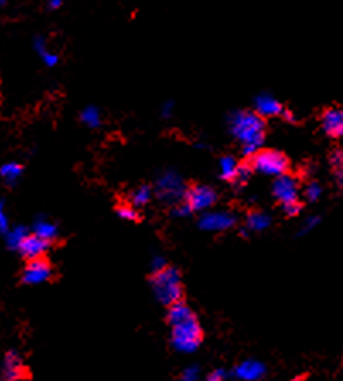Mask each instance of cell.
Wrapping results in <instances>:
<instances>
[{
    "instance_id": "cell-1",
    "label": "cell",
    "mask_w": 343,
    "mask_h": 381,
    "mask_svg": "<svg viewBox=\"0 0 343 381\" xmlns=\"http://www.w3.org/2000/svg\"><path fill=\"white\" fill-rule=\"evenodd\" d=\"M229 129L232 136L243 143V154L246 157H254L263 149L265 121L260 114L252 111H238L229 118Z\"/></svg>"
},
{
    "instance_id": "cell-2",
    "label": "cell",
    "mask_w": 343,
    "mask_h": 381,
    "mask_svg": "<svg viewBox=\"0 0 343 381\" xmlns=\"http://www.w3.org/2000/svg\"><path fill=\"white\" fill-rule=\"evenodd\" d=\"M150 288H152V293L157 301L168 308L175 303L183 301L182 275L173 266H168L159 272H154L150 276Z\"/></svg>"
},
{
    "instance_id": "cell-3",
    "label": "cell",
    "mask_w": 343,
    "mask_h": 381,
    "mask_svg": "<svg viewBox=\"0 0 343 381\" xmlns=\"http://www.w3.org/2000/svg\"><path fill=\"white\" fill-rule=\"evenodd\" d=\"M202 340H204V331L198 322L197 315L188 318V320L176 324L171 327L169 342L171 347L179 354H193L200 349Z\"/></svg>"
},
{
    "instance_id": "cell-4",
    "label": "cell",
    "mask_w": 343,
    "mask_h": 381,
    "mask_svg": "<svg viewBox=\"0 0 343 381\" xmlns=\"http://www.w3.org/2000/svg\"><path fill=\"white\" fill-rule=\"evenodd\" d=\"M252 167L256 172L263 174L268 177H280L285 176L289 169V160L285 155L279 150H261L258 151L252 160Z\"/></svg>"
},
{
    "instance_id": "cell-5",
    "label": "cell",
    "mask_w": 343,
    "mask_h": 381,
    "mask_svg": "<svg viewBox=\"0 0 343 381\" xmlns=\"http://www.w3.org/2000/svg\"><path fill=\"white\" fill-rule=\"evenodd\" d=\"M188 189L184 187L182 177L173 170H166L157 179V194L161 199L168 203H178L179 199L186 198Z\"/></svg>"
},
{
    "instance_id": "cell-6",
    "label": "cell",
    "mask_w": 343,
    "mask_h": 381,
    "mask_svg": "<svg viewBox=\"0 0 343 381\" xmlns=\"http://www.w3.org/2000/svg\"><path fill=\"white\" fill-rule=\"evenodd\" d=\"M184 203L190 206L191 212L206 213L217 203V192L213 191V187L205 186V184H197L188 189Z\"/></svg>"
},
{
    "instance_id": "cell-7",
    "label": "cell",
    "mask_w": 343,
    "mask_h": 381,
    "mask_svg": "<svg viewBox=\"0 0 343 381\" xmlns=\"http://www.w3.org/2000/svg\"><path fill=\"white\" fill-rule=\"evenodd\" d=\"M26 378V364L17 349H9L3 354L0 366V381H23Z\"/></svg>"
},
{
    "instance_id": "cell-8",
    "label": "cell",
    "mask_w": 343,
    "mask_h": 381,
    "mask_svg": "<svg viewBox=\"0 0 343 381\" xmlns=\"http://www.w3.org/2000/svg\"><path fill=\"white\" fill-rule=\"evenodd\" d=\"M51 275H53V269L45 257L35 259V261H28V264L24 266L23 272H21V281L28 286H36V284L50 281Z\"/></svg>"
},
{
    "instance_id": "cell-9",
    "label": "cell",
    "mask_w": 343,
    "mask_h": 381,
    "mask_svg": "<svg viewBox=\"0 0 343 381\" xmlns=\"http://www.w3.org/2000/svg\"><path fill=\"white\" fill-rule=\"evenodd\" d=\"M236 225V216L231 212L202 213L198 227L205 232H227Z\"/></svg>"
},
{
    "instance_id": "cell-10",
    "label": "cell",
    "mask_w": 343,
    "mask_h": 381,
    "mask_svg": "<svg viewBox=\"0 0 343 381\" xmlns=\"http://www.w3.org/2000/svg\"><path fill=\"white\" fill-rule=\"evenodd\" d=\"M272 192H274L276 201L283 205H290V203L297 201L299 196V184L296 177L292 176H280L274 180V186H272Z\"/></svg>"
},
{
    "instance_id": "cell-11",
    "label": "cell",
    "mask_w": 343,
    "mask_h": 381,
    "mask_svg": "<svg viewBox=\"0 0 343 381\" xmlns=\"http://www.w3.org/2000/svg\"><path fill=\"white\" fill-rule=\"evenodd\" d=\"M238 381H261L267 375V364L258 360H245L232 369Z\"/></svg>"
},
{
    "instance_id": "cell-12",
    "label": "cell",
    "mask_w": 343,
    "mask_h": 381,
    "mask_svg": "<svg viewBox=\"0 0 343 381\" xmlns=\"http://www.w3.org/2000/svg\"><path fill=\"white\" fill-rule=\"evenodd\" d=\"M321 128L330 138H343V107H328L321 114Z\"/></svg>"
},
{
    "instance_id": "cell-13",
    "label": "cell",
    "mask_w": 343,
    "mask_h": 381,
    "mask_svg": "<svg viewBox=\"0 0 343 381\" xmlns=\"http://www.w3.org/2000/svg\"><path fill=\"white\" fill-rule=\"evenodd\" d=\"M48 249H50V242H46V240L39 239L38 235L31 233V235L26 236L24 242L21 243L19 254L23 255L24 259H28V261H35V259H42L43 254H45Z\"/></svg>"
},
{
    "instance_id": "cell-14",
    "label": "cell",
    "mask_w": 343,
    "mask_h": 381,
    "mask_svg": "<svg viewBox=\"0 0 343 381\" xmlns=\"http://www.w3.org/2000/svg\"><path fill=\"white\" fill-rule=\"evenodd\" d=\"M283 107L279 101L270 94H260L254 99V113L260 114L261 118H274L283 114Z\"/></svg>"
},
{
    "instance_id": "cell-15",
    "label": "cell",
    "mask_w": 343,
    "mask_h": 381,
    "mask_svg": "<svg viewBox=\"0 0 343 381\" xmlns=\"http://www.w3.org/2000/svg\"><path fill=\"white\" fill-rule=\"evenodd\" d=\"M195 317V312L191 310L190 305H186L184 301L175 303L173 306H169L168 313H166V320H168L169 327H173V325L176 324H182V322L188 320V318Z\"/></svg>"
},
{
    "instance_id": "cell-16",
    "label": "cell",
    "mask_w": 343,
    "mask_h": 381,
    "mask_svg": "<svg viewBox=\"0 0 343 381\" xmlns=\"http://www.w3.org/2000/svg\"><path fill=\"white\" fill-rule=\"evenodd\" d=\"M272 218L268 216L267 213L263 212H252L246 218V228L243 230V233H246L248 230L252 232H263L270 227Z\"/></svg>"
},
{
    "instance_id": "cell-17",
    "label": "cell",
    "mask_w": 343,
    "mask_h": 381,
    "mask_svg": "<svg viewBox=\"0 0 343 381\" xmlns=\"http://www.w3.org/2000/svg\"><path fill=\"white\" fill-rule=\"evenodd\" d=\"M239 167H241V164L238 162V158L232 157V155H224L222 158H220L219 162V172L220 177H222L224 180H229V183H232L236 177V174H238Z\"/></svg>"
},
{
    "instance_id": "cell-18",
    "label": "cell",
    "mask_w": 343,
    "mask_h": 381,
    "mask_svg": "<svg viewBox=\"0 0 343 381\" xmlns=\"http://www.w3.org/2000/svg\"><path fill=\"white\" fill-rule=\"evenodd\" d=\"M23 174V165L17 164V162H7V164L2 165L0 169V176H2L3 183L7 186H16L19 183V177Z\"/></svg>"
},
{
    "instance_id": "cell-19",
    "label": "cell",
    "mask_w": 343,
    "mask_h": 381,
    "mask_svg": "<svg viewBox=\"0 0 343 381\" xmlns=\"http://www.w3.org/2000/svg\"><path fill=\"white\" fill-rule=\"evenodd\" d=\"M33 233H35V235H38L39 239L46 240V242H51L53 239H57L58 228H57V225H53L51 221L38 220L35 223V227H33Z\"/></svg>"
},
{
    "instance_id": "cell-20",
    "label": "cell",
    "mask_w": 343,
    "mask_h": 381,
    "mask_svg": "<svg viewBox=\"0 0 343 381\" xmlns=\"http://www.w3.org/2000/svg\"><path fill=\"white\" fill-rule=\"evenodd\" d=\"M28 235H29V233H28V230H26L24 227H14V228H10V230L6 233L7 247H9V249H14V250H19L21 243L24 242L26 236H28Z\"/></svg>"
},
{
    "instance_id": "cell-21",
    "label": "cell",
    "mask_w": 343,
    "mask_h": 381,
    "mask_svg": "<svg viewBox=\"0 0 343 381\" xmlns=\"http://www.w3.org/2000/svg\"><path fill=\"white\" fill-rule=\"evenodd\" d=\"M35 50H36V53L42 57V60L45 62L46 66H53V65L58 64V55L51 53V51L48 50L45 39H43L42 36H38V38L35 39Z\"/></svg>"
},
{
    "instance_id": "cell-22",
    "label": "cell",
    "mask_w": 343,
    "mask_h": 381,
    "mask_svg": "<svg viewBox=\"0 0 343 381\" xmlns=\"http://www.w3.org/2000/svg\"><path fill=\"white\" fill-rule=\"evenodd\" d=\"M80 121L84 124H87L89 128H98L101 127V113H99L98 107L87 106L86 109L80 113Z\"/></svg>"
},
{
    "instance_id": "cell-23",
    "label": "cell",
    "mask_w": 343,
    "mask_h": 381,
    "mask_svg": "<svg viewBox=\"0 0 343 381\" xmlns=\"http://www.w3.org/2000/svg\"><path fill=\"white\" fill-rule=\"evenodd\" d=\"M150 198H152V189H150L149 186H140L132 192V206H146L147 203L150 201Z\"/></svg>"
},
{
    "instance_id": "cell-24",
    "label": "cell",
    "mask_w": 343,
    "mask_h": 381,
    "mask_svg": "<svg viewBox=\"0 0 343 381\" xmlns=\"http://www.w3.org/2000/svg\"><path fill=\"white\" fill-rule=\"evenodd\" d=\"M252 172H253L252 165L241 164V167H239L238 174H236L234 180H232V184H234L236 189H241L243 186H246V183H248V180L252 179Z\"/></svg>"
},
{
    "instance_id": "cell-25",
    "label": "cell",
    "mask_w": 343,
    "mask_h": 381,
    "mask_svg": "<svg viewBox=\"0 0 343 381\" xmlns=\"http://www.w3.org/2000/svg\"><path fill=\"white\" fill-rule=\"evenodd\" d=\"M204 381H238V378H236L234 373L229 371V369L217 368L213 369V371H210L209 375L205 376Z\"/></svg>"
},
{
    "instance_id": "cell-26",
    "label": "cell",
    "mask_w": 343,
    "mask_h": 381,
    "mask_svg": "<svg viewBox=\"0 0 343 381\" xmlns=\"http://www.w3.org/2000/svg\"><path fill=\"white\" fill-rule=\"evenodd\" d=\"M178 381H202V371L198 364H190L183 369Z\"/></svg>"
},
{
    "instance_id": "cell-27",
    "label": "cell",
    "mask_w": 343,
    "mask_h": 381,
    "mask_svg": "<svg viewBox=\"0 0 343 381\" xmlns=\"http://www.w3.org/2000/svg\"><path fill=\"white\" fill-rule=\"evenodd\" d=\"M116 214L121 218V220H127V221H139V212L135 210V206L132 205H121L118 206Z\"/></svg>"
},
{
    "instance_id": "cell-28",
    "label": "cell",
    "mask_w": 343,
    "mask_h": 381,
    "mask_svg": "<svg viewBox=\"0 0 343 381\" xmlns=\"http://www.w3.org/2000/svg\"><path fill=\"white\" fill-rule=\"evenodd\" d=\"M304 194H306V199H308V201L315 203V201H318V199L321 198V194H323V187H321V184L316 183V180H311V183L306 186Z\"/></svg>"
},
{
    "instance_id": "cell-29",
    "label": "cell",
    "mask_w": 343,
    "mask_h": 381,
    "mask_svg": "<svg viewBox=\"0 0 343 381\" xmlns=\"http://www.w3.org/2000/svg\"><path fill=\"white\" fill-rule=\"evenodd\" d=\"M333 170H343V150H335L330 157Z\"/></svg>"
},
{
    "instance_id": "cell-30",
    "label": "cell",
    "mask_w": 343,
    "mask_h": 381,
    "mask_svg": "<svg viewBox=\"0 0 343 381\" xmlns=\"http://www.w3.org/2000/svg\"><path fill=\"white\" fill-rule=\"evenodd\" d=\"M282 210L287 216L292 218V216H297V214L302 212V205L299 201H296V203H290V205H283Z\"/></svg>"
},
{
    "instance_id": "cell-31",
    "label": "cell",
    "mask_w": 343,
    "mask_h": 381,
    "mask_svg": "<svg viewBox=\"0 0 343 381\" xmlns=\"http://www.w3.org/2000/svg\"><path fill=\"white\" fill-rule=\"evenodd\" d=\"M191 213L193 212H191V208L186 205V203H178V205L173 208V216H176V218L188 216V214H191Z\"/></svg>"
},
{
    "instance_id": "cell-32",
    "label": "cell",
    "mask_w": 343,
    "mask_h": 381,
    "mask_svg": "<svg viewBox=\"0 0 343 381\" xmlns=\"http://www.w3.org/2000/svg\"><path fill=\"white\" fill-rule=\"evenodd\" d=\"M319 223V216H309L308 220H306V223L302 225V228H301V235H304V233H308V232H311L313 228L316 227V225Z\"/></svg>"
},
{
    "instance_id": "cell-33",
    "label": "cell",
    "mask_w": 343,
    "mask_h": 381,
    "mask_svg": "<svg viewBox=\"0 0 343 381\" xmlns=\"http://www.w3.org/2000/svg\"><path fill=\"white\" fill-rule=\"evenodd\" d=\"M166 268H168V266H166L164 259H162V257H154V261H152V275H154V272L162 271V269H166Z\"/></svg>"
},
{
    "instance_id": "cell-34",
    "label": "cell",
    "mask_w": 343,
    "mask_h": 381,
    "mask_svg": "<svg viewBox=\"0 0 343 381\" xmlns=\"http://www.w3.org/2000/svg\"><path fill=\"white\" fill-rule=\"evenodd\" d=\"M0 230H2V233H7L10 230L9 228V220H7L6 213H3V210L0 212Z\"/></svg>"
},
{
    "instance_id": "cell-35",
    "label": "cell",
    "mask_w": 343,
    "mask_h": 381,
    "mask_svg": "<svg viewBox=\"0 0 343 381\" xmlns=\"http://www.w3.org/2000/svg\"><path fill=\"white\" fill-rule=\"evenodd\" d=\"M335 179H337V184L343 189V170H333Z\"/></svg>"
},
{
    "instance_id": "cell-36",
    "label": "cell",
    "mask_w": 343,
    "mask_h": 381,
    "mask_svg": "<svg viewBox=\"0 0 343 381\" xmlns=\"http://www.w3.org/2000/svg\"><path fill=\"white\" fill-rule=\"evenodd\" d=\"M282 116H283V120L290 121V123H294V121H296V116H294L292 111H287V109H285V111H283Z\"/></svg>"
},
{
    "instance_id": "cell-37",
    "label": "cell",
    "mask_w": 343,
    "mask_h": 381,
    "mask_svg": "<svg viewBox=\"0 0 343 381\" xmlns=\"http://www.w3.org/2000/svg\"><path fill=\"white\" fill-rule=\"evenodd\" d=\"M46 6H48V9H60L62 2L60 0H51V2H48Z\"/></svg>"
},
{
    "instance_id": "cell-38",
    "label": "cell",
    "mask_w": 343,
    "mask_h": 381,
    "mask_svg": "<svg viewBox=\"0 0 343 381\" xmlns=\"http://www.w3.org/2000/svg\"><path fill=\"white\" fill-rule=\"evenodd\" d=\"M290 381H304V376H297V378L290 380Z\"/></svg>"
}]
</instances>
